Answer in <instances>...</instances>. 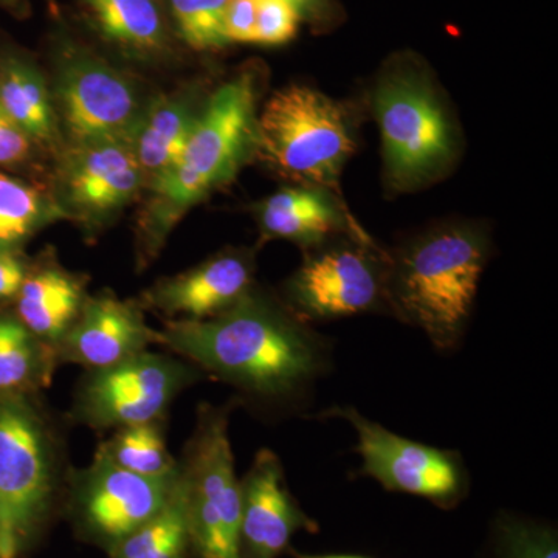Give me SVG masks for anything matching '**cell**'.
<instances>
[{"mask_svg":"<svg viewBox=\"0 0 558 558\" xmlns=\"http://www.w3.org/2000/svg\"><path fill=\"white\" fill-rule=\"evenodd\" d=\"M160 344L253 398H301L328 373V340L292 311L250 290L211 318L175 319Z\"/></svg>","mask_w":558,"mask_h":558,"instance_id":"6da1fadb","label":"cell"},{"mask_svg":"<svg viewBox=\"0 0 558 558\" xmlns=\"http://www.w3.org/2000/svg\"><path fill=\"white\" fill-rule=\"evenodd\" d=\"M259 76L247 70L220 86L194 123L174 168L149 182L140 223L138 264L154 260L179 219L211 191L229 183L255 149Z\"/></svg>","mask_w":558,"mask_h":558,"instance_id":"7a4b0ae2","label":"cell"},{"mask_svg":"<svg viewBox=\"0 0 558 558\" xmlns=\"http://www.w3.org/2000/svg\"><path fill=\"white\" fill-rule=\"evenodd\" d=\"M490 240L478 227L449 223L425 231L388 255V311L440 352L459 348L468 330Z\"/></svg>","mask_w":558,"mask_h":558,"instance_id":"3957f363","label":"cell"},{"mask_svg":"<svg viewBox=\"0 0 558 558\" xmlns=\"http://www.w3.org/2000/svg\"><path fill=\"white\" fill-rule=\"evenodd\" d=\"M373 109L392 190L424 189L451 171L459 153L457 124L416 60L388 62L374 87Z\"/></svg>","mask_w":558,"mask_h":558,"instance_id":"277c9868","label":"cell"},{"mask_svg":"<svg viewBox=\"0 0 558 558\" xmlns=\"http://www.w3.org/2000/svg\"><path fill=\"white\" fill-rule=\"evenodd\" d=\"M354 150L347 109L312 87L275 92L256 119L253 156L301 186L336 189Z\"/></svg>","mask_w":558,"mask_h":558,"instance_id":"5b68a950","label":"cell"},{"mask_svg":"<svg viewBox=\"0 0 558 558\" xmlns=\"http://www.w3.org/2000/svg\"><path fill=\"white\" fill-rule=\"evenodd\" d=\"M57 492L53 436L28 392H0V558H22Z\"/></svg>","mask_w":558,"mask_h":558,"instance_id":"8992f818","label":"cell"},{"mask_svg":"<svg viewBox=\"0 0 558 558\" xmlns=\"http://www.w3.org/2000/svg\"><path fill=\"white\" fill-rule=\"evenodd\" d=\"M230 410L204 405L180 465L194 558H241V481L229 435Z\"/></svg>","mask_w":558,"mask_h":558,"instance_id":"52a82bcc","label":"cell"},{"mask_svg":"<svg viewBox=\"0 0 558 558\" xmlns=\"http://www.w3.org/2000/svg\"><path fill=\"white\" fill-rule=\"evenodd\" d=\"M388 255L366 238L318 245L288 282L290 311L328 322L388 311Z\"/></svg>","mask_w":558,"mask_h":558,"instance_id":"ba28073f","label":"cell"},{"mask_svg":"<svg viewBox=\"0 0 558 558\" xmlns=\"http://www.w3.org/2000/svg\"><path fill=\"white\" fill-rule=\"evenodd\" d=\"M323 416L343 418L355 429L360 473L385 490L427 499L442 510L457 509L468 498L469 470L458 451L402 438L352 407H336Z\"/></svg>","mask_w":558,"mask_h":558,"instance_id":"9c48e42d","label":"cell"},{"mask_svg":"<svg viewBox=\"0 0 558 558\" xmlns=\"http://www.w3.org/2000/svg\"><path fill=\"white\" fill-rule=\"evenodd\" d=\"M196 373L186 362L150 351L90 371L76 396V417L94 428L157 422Z\"/></svg>","mask_w":558,"mask_h":558,"instance_id":"30bf717a","label":"cell"},{"mask_svg":"<svg viewBox=\"0 0 558 558\" xmlns=\"http://www.w3.org/2000/svg\"><path fill=\"white\" fill-rule=\"evenodd\" d=\"M54 97L58 123L61 120L73 145L130 142L145 109L128 76L76 46L61 51Z\"/></svg>","mask_w":558,"mask_h":558,"instance_id":"8fae6325","label":"cell"},{"mask_svg":"<svg viewBox=\"0 0 558 558\" xmlns=\"http://www.w3.org/2000/svg\"><path fill=\"white\" fill-rule=\"evenodd\" d=\"M179 472L170 478L137 475L98 450L75 495L81 531L110 553L165 508Z\"/></svg>","mask_w":558,"mask_h":558,"instance_id":"7c38bea8","label":"cell"},{"mask_svg":"<svg viewBox=\"0 0 558 558\" xmlns=\"http://www.w3.org/2000/svg\"><path fill=\"white\" fill-rule=\"evenodd\" d=\"M145 183V172L123 140L73 145L60 170L65 209L89 226L105 222L131 204Z\"/></svg>","mask_w":558,"mask_h":558,"instance_id":"4fadbf2b","label":"cell"},{"mask_svg":"<svg viewBox=\"0 0 558 558\" xmlns=\"http://www.w3.org/2000/svg\"><path fill=\"white\" fill-rule=\"evenodd\" d=\"M301 531L318 534V521L290 494L277 454L263 449L241 480V558H278Z\"/></svg>","mask_w":558,"mask_h":558,"instance_id":"5bb4252c","label":"cell"},{"mask_svg":"<svg viewBox=\"0 0 558 558\" xmlns=\"http://www.w3.org/2000/svg\"><path fill=\"white\" fill-rule=\"evenodd\" d=\"M160 344L142 310L130 301L100 295L87 299L54 351L84 368L105 369Z\"/></svg>","mask_w":558,"mask_h":558,"instance_id":"9a60e30c","label":"cell"},{"mask_svg":"<svg viewBox=\"0 0 558 558\" xmlns=\"http://www.w3.org/2000/svg\"><path fill=\"white\" fill-rule=\"evenodd\" d=\"M252 255L223 252L175 277L161 279L143 296L146 306L178 319H205L230 310L253 289Z\"/></svg>","mask_w":558,"mask_h":558,"instance_id":"2e32d148","label":"cell"},{"mask_svg":"<svg viewBox=\"0 0 558 558\" xmlns=\"http://www.w3.org/2000/svg\"><path fill=\"white\" fill-rule=\"evenodd\" d=\"M258 215L264 236L304 247L325 244L330 234L339 233L348 223L329 191L314 186L279 190L260 205Z\"/></svg>","mask_w":558,"mask_h":558,"instance_id":"e0dca14e","label":"cell"},{"mask_svg":"<svg viewBox=\"0 0 558 558\" xmlns=\"http://www.w3.org/2000/svg\"><path fill=\"white\" fill-rule=\"evenodd\" d=\"M80 7L102 40L130 57L153 58L168 49L161 0H80Z\"/></svg>","mask_w":558,"mask_h":558,"instance_id":"ac0fdd59","label":"cell"},{"mask_svg":"<svg viewBox=\"0 0 558 558\" xmlns=\"http://www.w3.org/2000/svg\"><path fill=\"white\" fill-rule=\"evenodd\" d=\"M193 100L183 95L161 97L143 109L130 137V146L146 182L175 167L199 117Z\"/></svg>","mask_w":558,"mask_h":558,"instance_id":"d6986e66","label":"cell"},{"mask_svg":"<svg viewBox=\"0 0 558 558\" xmlns=\"http://www.w3.org/2000/svg\"><path fill=\"white\" fill-rule=\"evenodd\" d=\"M16 299L22 325L51 348L58 347L86 301L80 279L54 266L28 274Z\"/></svg>","mask_w":558,"mask_h":558,"instance_id":"ffe728a7","label":"cell"},{"mask_svg":"<svg viewBox=\"0 0 558 558\" xmlns=\"http://www.w3.org/2000/svg\"><path fill=\"white\" fill-rule=\"evenodd\" d=\"M0 106L35 143L58 138V117L46 81L31 62L20 58L0 61Z\"/></svg>","mask_w":558,"mask_h":558,"instance_id":"44dd1931","label":"cell"},{"mask_svg":"<svg viewBox=\"0 0 558 558\" xmlns=\"http://www.w3.org/2000/svg\"><path fill=\"white\" fill-rule=\"evenodd\" d=\"M190 532L182 473L165 508L110 550V558H189Z\"/></svg>","mask_w":558,"mask_h":558,"instance_id":"7402d4cb","label":"cell"},{"mask_svg":"<svg viewBox=\"0 0 558 558\" xmlns=\"http://www.w3.org/2000/svg\"><path fill=\"white\" fill-rule=\"evenodd\" d=\"M54 348L33 336L17 317L0 314V392H28L47 384Z\"/></svg>","mask_w":558,"mask_h":558,"instance_id":"603a6c76","label":"cell"},{"mask_svg":"<svg viewBox=\"0 0 558 558\" xmlns=\"http://www.w3.org/2000/svg\"><path fill=\"white\" fill-rule=\"evenodd\" d=\"M100 450L119 468L150 478H170L178 475L180 468L157 422L119 428Z\"/></svg>","mask_w":558,"mask_h":558,"instance_id":"cb8c5ba5","label":"cell"},{"mask_svg":"<svg viewBox=\"0 0 558 558\" xmlns=\"http://www.w3.org/2000/svg\"><path fill=\"white\" fill-rule=\"evenodd\" d=\"M488 558H558L557 529L545 521L499 512L492 521Z\"/></svg>","mask_w":558,"mask_h":558,"instance_id":"d4e9b609","label":"cell"},{"mask_svg":"<svg viewBox=\"0 0 558 558\" xmlns=\"http://www.w3.org/2000/svg\"><path fill=\"white\" fill-rule=\"evenodd\" d=\"M49 209L38 190L0 172V248L25 240L46 222Z\"/></svg>","mask_w":558,"mask_h":558,"instance_id":"484cf974","label":"cell"},{"mask_svg":"<svg viewBox=\"0 0 558 558\" xmlns=\"http://www.w3.org/2000/svg\"><path fill=\"white\" fill-rule=\"evenodd\" d=\"M230 0H170L172 21L180 38L193 50H218L229 46L223 17Z\"/></svg>","mask_w":558,"mask_h":558,"instance_id":"4316f807","label":"cell"},{"mask_svg":"<svg viewBox=\"0 0 558 558\" xmlns=\"http://www.w3.org/2000/svg\"><path fill=\"white\" fill-rule=\"evenodd\" d=\"M300 22L299 13L284 0H258L253 44L284 46L295 38Z\"/></svg>","mask_w":558,"mask_h":558,"instance_id":"83f0119b","label":"cell"},{"mask_svg":"<svg viewBox=\"0 0 558 558\" xmlns=\"http://www.w3.org/2000/svg\"><path fill=\"white\" fill-rule=\"evenodd\" d=\"M36 143L0 106V167H16L31 159Z\"/></svg>","mask_w":558,"mask_h":558,"instance_id":"f1b7e54d","label":"cell"},{"mask_svg":"<svg viewBox=\"0 0 558 558\" xmlns=\"http://www.w3.org/2000/svg\"><path fill=\"white\" fill-rule=\"evenodd\" d=\"M258 0H230L223 17V33L229 44H253Z\"/></svg>","mask_w":558,"mask_h":558,"instance_id":"f546056e","label":"cell"},{"mask_svg":"<svg viewBox=\"0 0 558 558\" xmlns=\"http://www.w3.org/2000/svg\"><path fill=\"white\" fill-rule=\"evenodd\" d=\"M28 271L10 248H0V301L16 299Z\"/></svg>","mask_w":558,"mask_h":558,"instance_id":"4dcf8cb0","label":"cell"},{"mask_svg":"<svg viewBox=\"0 0 558 558\" xmlns=\"http://www.w3.org/2000/svg\"><path fill=\"white\" fill-rule=\"evenodd\" d=\"M299 13L300 20L314 25V28H326L336 21L337 11L333 0H284Z\"/></svg>","mask_w":558,"mask_h":558,"instance_id":"1f68e13d","label":"cell"},{"mask_svg":"<svg viewBox=\"0 0 558 558\" xmlns=\"http://www.w3.org/2000/svg\"><path fill=\"white\" fill-rule=\"evenodd\" d=\"M296 558H369L362 556H306V554L295 553Z\"/></svg>","mask_w":558,"mask_h":558,"instance_id":"d6a6232c","label":"cell"}]
</instances>
